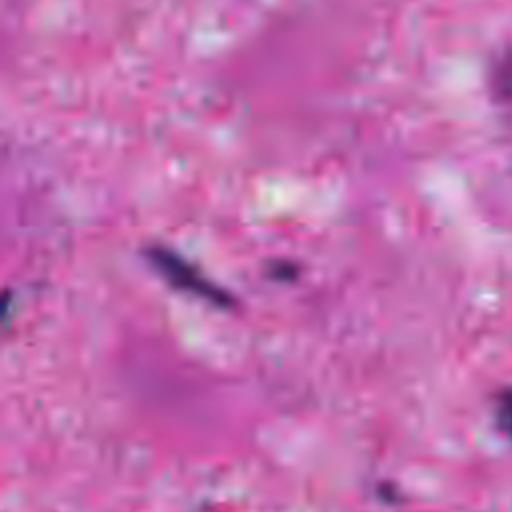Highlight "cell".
I'll return each instance as SVG.
<instances>
[{
  "instance_id": "cell-1",
  "label": "cell",
  "mask_w": 512,
  "mask_h": 512,
  "mask_svg": "<svg viewBox=\"0 0 512 512\" xmlns=\"http://www.w3.org/2000/svg\"><path fill=\"white\" fill-rule=\"evenodd\" d=\"M150 260L162 272V276L176 288L196 294V296L210 300L218 306L230 304V296L222 288L212 284L206 276H202L190 262L182 260L178 254H174L166 248H154V250H150Z\"/></svg>"
},
{
  "instance_id": "cell-2",
  "label": "cell",
  "mask_w": 512,
  "mask_h": 512,
  "mask_svg": "<svg viewBox=\"0 0 512 512\" xmlns=\"http://www.w3.org/2000/svg\"><path fill=\"white\" fill-rule=\"evenodd\" d=\"M496 424L512 440V386L504 388L496 398Z\"/></svg>"
}]
</instances>
